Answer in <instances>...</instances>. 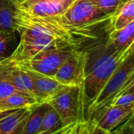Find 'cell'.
Masks as SVG:
<instances>
[{"instance_id": "obj_1", "label": "cell", "mask_w": 134, "mask_h": 134, "mask_svg": "<svg viewBox=\"0 0 134 134\" xmlns=\"http://www.w3.org/2000/svg\"><path fill=\"white\" fill-rule=\"evenodd\" d=\"M16 31L37 38H51L61 48L79 49L85 42L94 38L93 28L78 27L62 16H39L16 5Z\"/></svg>"}, {"instance_id": "obj_2", "label": "cell", "mask_w": 134, "mask_h": 134, "mask_svg": "<svg viewBox=\"0 0 134 134\" xmlns=\"http://www.w3.org/2000/svg\"><path fill=\"white\" fill-rule=\"evenodd\" d=\"M133 49L134 43L121 51L106 52L98 58L86 63L85 78L82 82L84 112L94 101L112 74Z\"/></svg>"}, {"instance_id": "obj_3", "label": "cell", "mask_w": 134, "mask_h": 134, "mask_svg": "<svg viewBox=\"0 0 134 134\" xmlns=\"http://www.w3.org/2000/svg\"><path fill=\"white\" fill-rule=\"evenodd\" d=\"M132 50L108 80L94 101L84 112L86 122H94L114 99L129 85L134 82V55Z\"/></svg>"}, {"instance_id": "obj_4", "label": "cell", "mask_w": 134, "mask_h": 134, "mask_svg": "<svg viewBox=\"0 0 134 134\" xmlns=\"http://www.w3.org/2000/svg\"><path fill=\"white\" fill-rule=\"evenodd\" d=\"M47 103L57 112L64 127L84 119L82 85L64 86Z\"/></svg>"}, {"instance_id": "obj_5", "label": "cell", "mask_w": 134, "mask_h": 134, "mask_svg": "<svg viewBox=\"0 0 134 134\" xmlns=\"http://www.w3.org/2000/svg\"><path fill=\"white\" fill-rule=\"evenodd\" d=\"M77 49L71 48H53L42 50L31 58L13 66L28 69L39 74L53 78L60 66Z\"/></svg>"}, {"instance_id": "obj_6", "label": "cell", "mask_w": 134, "mask_h": 134, "mask_svg": "<svg viewBox=\"0 0 134 134\" xmlns=\"http://www.w3.org/2000/svg\"><path fill=\"white\" fill-rule=\"evenodd\" d=\"M63 16L71 25L83 28H94L111 18L88 0H75Z\"/></svg>"}, {"instance_id": "obj_7", "label": "cell", "mask_w": 134, "mask_h": 134, "mask_svg": "<svg viewBox=\"0 0 134 134\" xmlns=\"http://www.w3.org/2000/svg\"><path fill=\"white\" fill-rule=\"evenodd\" d=\"M87 60V52L77 49L60 66L53 79L63 86H82Z\"/></svg>"}, {"instance_id": "obj_8", "label": "cell", "mask_w": 134, "mask_h": 134, "mask_svg": "<svg viewBox=\"0 0 134 134\" xmlns=\"http://www.w3.org/2000/svg\"><path fill=\"white\" fill-rule=\"evenodd\" d=\"M18 46L8 57L12 65L25 61L38 53L53 48H61L57 42L47 38H37L27 35H20Z\"/></svg>"}, {"instance_id": "obj_9", "label": "cell", "mask_w": 134, "mask_h": 134, "mask_svg": "<svg viewBox=\"0 0 134 134\" xmlns=\"http://www.w3.org/2000/svg\"><path fill=\"white\" fill-rule=\"evenodd\" d=\"M134 104L127 106L111 105L94 122L107 132H111L133 115Z\"/></svg>"}, {"instance_id": "obj_10", "label": "cell", "mask_w": 134, "mask_h": 134, "mask_svg": "<svg viewBox=\"0 0 134 134\" xmlns=\"http://www.w3.org/2000/svg\"><path fill=\"white\" fill-rule=\"evenodd\" d=\"M33 108V107H32ZM32 108L0 111V134H21Z\"/></svg>"}, {"instance_id": "obj_11", "label": "cell", "mask_w": 134, "mask_h": 134, "mask_svg": "<svg viewBox=\"0 0 134 134\" xmlns=\"http://www.w3.org/2000/svg\"><path fill=\"white\" fill-rule=\"evenodd\" d=\"M22 70L24 71L32 79L36 91V96L40 103H47V101L64 86L53 78L28 69Z\"/></svg>"}, {"instance_id": "obj_12", "label": "cell", "mask_w": 134, "mask_h": 134, "mask_svg": "<svg viewBox=\"0 0 134 134\" xmlns=\"http://www.w3.org/2000/svg\"><path fill=\"white\" fill-rule=\"evenodd\" d=\"M1 77L20 91L31 95L38 100L32 79L22 69L11 65L1 73Z\"/></svg>"}, {"instance_id": "obj_13", "label": "cell", "mask_w": 134, "mask_h": 134, "mask_svg": "<svg viewBox=\"0 0 134 134\" xmlns=\"http://www.w3.org/2000/svg\"><path fill=\"white\" fill-rule=\"evenodd\" d=\"M134 43V21L120 30H111L106 45V52L123 50Z\"/></svg>"}, {"instance_id": "obj_14", "label": "cell", "mask_w": 134, "mask_h": 134, "mask_svg": "<svg viewBox=\"0 0 134 134\" xmlns=\"http://www.w3.org/2000/svg\"><path fill=\"white\" fill-rule=\"evenodd\" d=\"M75 0L68 1H42L29 7L23 8L31 14L39 16H62Z\"/></svg>"}, {"instance_id": "obj_15", "label": "cell", "mask_w": 134, "mask_h": 134, "mask_svg": "<svg viewBox=\"0 0 134 134\" xmlns=\"http://www.w3.org/2000/svg\"><path fill=\"white\" fill-rule=\"evenodd\" d=\"M16 4L14 0H0V31L16 32Z\"/></svg>"}, {"instance_id": "obj_16", "label": "cell", "mask_w": 134, "mask_h": 134, "mask_svg": "<svg viewBox=\"0 0 134 134\" xmlns=\"http://www.w3.org/2000/svg\"><path fill=\"white\" fill-rule=\"evenodd\" d=\"M38 104L41 103L36 98L27 93H15L0 100V111L16 108H32Z\"/></svg>"}, {"instance_id": "obj_17", "label": "cell", "mask_w": 134, "mask_h": 134, "mask_svg": "<svg viewBox=\"0 0 134 134\" xmlns=\"http://www.w3.org/2000/svg\"><path fill=\"white\" fill-rule=\"evenodd\" d=\"M111 30H120L134 21V0H128L110 18Z\"/></svg>"}, {"instance_id": "obj_18", "label": "cell", "mask_w": 134, "mask_h": 134, "mask_svg": "<svg viewBox=\"0 0 134 134\" xmlns=\"http://www.w3.org/2000/svg\"><path fill=\"white\" fill-rule=\"evenodd\" d=\"M51 106L48 103H41L32 108L31 111L25 122L21 134H36L42 119Z\"/></svg>"}, {"instance_id": "obj_19", "label": "cell", "mask_w": 134, "mask_h": 134, "mask_svg": "<svg viewBox=\"0 0 134 134\" xmlns=\"http://www.w3.org/2000/svg\"><path fill=\"white\" fill-rule=\"evenodd\" d=\"M62 122L57 112L50 107L46 112L41 126L36 134H53L63 128Z\"/></svg>"}, {"instance_id": "obj_20", "label": "cell", "mask_w": 134, "mask_h": 134, "mask_svg": "<svg viewBox=\"0 0 134 134\" xmlns=\"http://www.w3.org/2000/svg\"><path fill=\"white\" fill-rule=\"evenodd\" d=\"M94 6L111 16L128 0H88Z\"/></svg>"}, {"instance_id": "obj_21", "label": "cell", "mask_w": 134, "mask_h": 134, "mask_svg": "<svg viewBox=\"0 0 134 134\" xmlns=\"http://www.w3.org/2000/svg\"><path fill=\"white\" fill-rule=\"evenodd\" d=\"M14 32H2L0 34V62L6 60L15 43Z\"/></svg>"}, {"instance_id": "obj_22", "label": "cell", "mask_w": 134, "mask_h": 134, "mask_svg": "<svg viewBox=\"0 0 134 134\" xmlns=\"http://www.w3.org/2000/svg\"><path fill=\"white\" fill-rule=\"evenodd\" d=\"M134 104V82L123 90L113 100L111 105L127 106Z\"/></svg>"}, {"instance_id": "obj_23", "label": "cell", "mask_w": 134, "mask_h": 134, "mask_svg": "<svg viewBox=\"0 0 134 134\" xmlns=\"http://www.w3.org/2000/svg\"><path fill=\"white\" fill-rule=\"evenodd\" d=\"M15 93H26L20 91L15 86H13L10 82L2 79L0 74V100L6 98Z\"/></svg>"}, {"instance_id": "obj_24", "label": "cell", "mask_w": 134, "mask_h": 134, "mask_svg": "<svg viewBox=\"0 0 134 134\" xmlns=\"http://www.w3.org/2000/svg\"><path fill=\"white\" fill-rule=\"evenodd\" d=\"M111 132L115 134H134L133 115Z\"/></svg>"}, {"instance_id": "obj_25", "label": "cell", "mask_w": 134, "mask_h": 134, "mask_svg": "<svg viewBox=\"0 0 134 134\" xmlns=\"http://www.w3.org/2000/svg\"><path fill=\"white\" fill-rule=\"evenodd\" d=\"M87 122L89 134H108V132L105 131L95 122Z\"/></svg>"}, {"instance_id": "obj_26", "label": "cell", "mask_w": 134, "mask_h": 134, "mask_svg": "<svg viewBox=\"0 0 134 134\" xmlns=\"http://www.w3.org/2000/svg\"><path fill=\"white\" fill-rule=\"evenodd\" d=\"M42 1H58V2H62V1H68V0H19V1H15V3L23 8H27L29 7L37 2H42Z\"/></svg>"}, {"instance_id": "obj_27", "label": "cell", "mask_w": 134, "mask_h": 134, "mask_svg": "<svg viewBox=\"0 0 134 134\" xmlns=\"http://www.w3.org/2000/svg\"><path fill=\"white\" fill-rule=\"evenodd\" d=\"M11 65H12V64H11V63L9 62V60L8 58H7L6 60H5L0 62V74H1L2 71H4L7 68H9V66H11Z\"/></svg>"}, {"instance_id": "obj_28", "label": "cell", "mask_w": 134, "mask_h": 134, "mask_svg": "<svg viewBox=\"0 0 134 134\" xmlns=\"http://www.w3.org/2000/svg\"><path fill=\"white\" fill-rule=\"evenodd\" d=\"M82 120H84V119H82ZM80 126H81V120H79L75 124L73 128L71 129L70 134H79V133H80Z\"/></svg>"}, {"instance_id": "obj_29", "label": "cell", "mask_w": 134, "mask_h": 134, "mask_svg": "<svg viewBox=\"0 0 134 134\" xmlns=\"http://www.w3.org/2000/svg\"><path fill=\"white\" fill-rule=\"evenodd\" d=\"M73 124H75V123H73ZM73 124H71V125H69V126H64V127H63L60 130H59V131H57V133H53V134H64L65 132H66V130H68Z\"/></svg>"}, {"instance_id": "obj_30", "label": "cell", "mask_w": 134, "mask_h": 134, "mask_svg": "<svg viewBox=\"0 0 134 134\" xmlns=\"http://www.w3.org/2000/svg\"><path fill=\"white\" fill-rule=\"evenodd\" d=\"M108 134H115V133H114L113 132H109V133H108Z\"/></svg>"}, {"instance_id": "obj_31", "label": "cell", "mask_w": 134, "mask_h": 134, "mask_svg": "<svg viewBox=\"0 0 134 134\" xmlns=\"http://www.w3.org/2000/svg\"><path fill=\"white\" fill-rule=\"evenodd\" d=\"M2 31H0V34H1V33H2Z\"/></svg>"}, {"instance_id": "obj_32", "label": "cell", "mask_w": 134, "mask_h": 134, "mask_svg": "<svg viewBox=\"0 0 134 134\" xmlns=\"http://www.w3.org/2000/svg\"><path fill=\"white\" fill-rule=\"evenodd\" d=\"M15 1H19V0H15Z\"/></svg>"}]
</instances>
